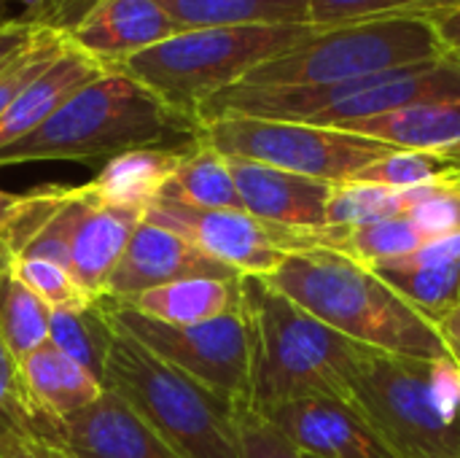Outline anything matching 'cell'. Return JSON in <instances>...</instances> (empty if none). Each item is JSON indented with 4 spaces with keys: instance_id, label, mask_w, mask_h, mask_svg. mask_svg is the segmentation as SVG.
Returning a JSON list of instances; mask_svg holds the SVG:
<instances>
[{
    "instance_id": "cell-1",
    "label": "cell",
    "mask_w": 460,
    "mask_h": 458,
    "mask_svg": "<svg viewBox=\"0 0 460 458\" xmlns=\"http://www.w3.org/2000/svg\"><path fill=\"white\" fill-rule=\"evenodd\" d=\"M199 121L178 113L129 73L113 67L78 89L46 124L0 151V167L24 162L111 159L132 148H189Z\"/></svg>"
},
{
    "instance_id": "cell-10",
    "label": "cell",
    "mask_w": 460,
    "mask_h": 458,
    "mask_svg": "<svg viewBox=\"0 0 460 458\" xmlns=\"http://www.w3.org/2000/svg\"><path fill=\"white\" fill-rule=\"evenodd\" d=\"M146 219L183 235L210 259L248 278L272 275L288 254L318 248L315 232L286 229L251 216L248 211L191 208L172 200H156Z\"/></svg>"
},
{
    "instance_id": "cell-31",
    "label": "cell",
    "mask_w": 460,
    "mask_h": 458,
    "mask_svg": "<svg viewBox=\"0 0 460 458\" xmlns=\"http://www.w3.org/2000/svg\"><path fill=\"white\" fill-rule=\"evenodd\" d=\"M460 175V162L442 157V154H429V151H407V148H394L369 167H364L353 181L364 184H377L388 189H420L431 184H445L456 181Z\"/></svg>"
},
{
    "instance_id": "cell-24",
    "label": "cell",
    "mask_w": 460,
    "mask_h": 458,
    "mask_svg": "<svg viewBox=\"0 0 460 458\" xmlns=\"http://www.w3.org/2000/svg\"><path fill=\"white\" fill-rule=\"evenodd\" d=\"M429 238L404 216L361 227H323L315 232L318 248L345 254L361 265L377 267L418 251Z\"/></svg>"
},
{
    "instance_id": "cell-29",
    "label": "cell",
    "mask_w": 460,
    "mask_h": 458,
    "mask_svg": "<svg viewBox=\"0 0 460 458\" xmlns=\"http://www.w3.org/2000/svg\"><path fill=\"white\" fill-rule=\"evenodd\" d=\"M460 0H313L307 24L334 30L377 19H434Z\"/></svg>"
},
{
    "instance_id": "cell-13",
    "label": "cell",
    "mask_w": 460,
    "mask_h": 458,
    "mask_svg": "<svg viewBox=\"0 0 460 458\" xmlns=\"http://www.w3.org/2000/svg\"><path fill=\"white\" fill-rule=\"evenodd\" d=\"M178 32L183 27L156 0H94L62 38L113 70Z\"/></svg>"
},
{
    "instance_id": "cell-41",
    "label": "cell",
    "mask_w": 460,
    "mask_h": 458,
    "mask_svg": "<svg viewBox=\"0 0 460 458\" xmlns=\"http://www.w3.org/2000/svg\"><path fill=\"white\" fill-rule=\"evenodd\" d=\"M22 194L24 192H5V189H0V238L5 235L11 219L16 216L19 202H22Z\"/></svg>"
},
{
    "instance_id": "cell-28",
    "label": "cell",
    "mask_w": 460,
    "mask_h": 458,
    "mask_svg": "<svg viewBox=\"0 0 460 458\" xmlns=\"http://www.w3.org/2000/svg\"><path fill=\"white\" fill-rule=\"evenodd\" d=\"M412 200V189H388L364 181H342L334 184L329 208H326V227H361L385 219L407 216Z\"/></svg>"
},
{
    "instance_id": "cell-11",
    "label": "cell",
    "mask_w": 460,
    "mask_h": 458,
    "mask_svg": "<svg viewBox=\"0 0 460 458\" xmlns=\"http://www.w3.org/2000/svg\"><path fill=\"white\" fill-rule=\"evenodd\" d=\"M259 416L272 424L302 456L399 458L375 432L367 416L345 400L307 397L275 405Z\"/></svg>"
},
{
    "instance_id": "cell-45",
    "label": "cell",
    "mask_w": 460,
    "mask_h": 458,
    "mask_svg": "<svg viewBox=\"0 0 460 458\" xmlns=\"http://www.w3.org/2000/svg\"><path fill=\"white\" fill-rule=\"evenodd\" d=\"M305 458H313V456H305Z\"/></svg>"
},
{
    "instance_id": "cell-39",
    "label": "cell",
    "mask_w": 460,
    "mask_h": 458,
    "mask_svg": "<svg viewBox=\"0 0 460 458\" xmlns=\"http://www.w3.org/2000/svg\"><path fill=\"white\" fill-rule=\"evenodd\" d=\"M431 22H434V27H437L439 40L447 46V51L458 54L460 51V5H456L453 11H445V13L434 16Z\"/></svg>"
},
{
    "instance_id": "cell-44",
    "label": "cell",
    "mask_w": 460,
    "mask_h": 458,
    "mask_svg": "<svg viewBox=\"0 0 460 458\" xmlns=\"http://www.w3.org/2000/svg\"><path fill=\"white\" fill-rule=\"evenodd\" d=\"M456 57H458V59H460V51H458V54H456Z\"/></svg>"
},
{
    "instance_id": "cell-22",
    "label": "cell",
    "mask_w": 460,
    "mask_h": 458,
    "mask_svg": "<svg viewBox=\"0 0 460 458\" xmlns=\"http://www.w3.org/2000/svg\"><path fill=\"white\" fill-rule=\"evenodd\" d=\"M183 30L307 24L313 0H156Z\"/></svg>"
},
{
    "instance_id": "cell-26",
    "label": "cell",
    "mask_w": 460,
    "mask_h": 458,
    "mask_svg": "<svg viewBox=\"0 0 460 458\" xmlns=\"http://www.w3.org/2000/svg\"><path fill=\"white\" fill-rule=\"evenodd\" d=\"M116 337V327L102 300L84 310H54L49 327V343L65 356L78 362L94 378L105 383V362Z\"/></svg>"
},
{
    "instance_id": "cell-9",
    "label": "cell",
    "mask_w": 460,
    "mask_h": 458,
    "mask_svg": "<svg viewBox=\"0 0 460 458\" xmlns=\"http://www.w3.org/2000/svg\"><path fill=\"white\" fill-rule=\"evenodd\" d=\"M111 321L154 351L167 364L178 367L205 389L218 397L245 405L251 391V327L240 310L218 316L194 327H172L154 321L132 308H124L113 300H105Z\"/></svg>"
},
{
    "instance_id": "cell-27",
    "label": "cell",
    "mask_w": 460,
    "mask_h": 458,
    "mask_svg": "<svg viewBox=\"0 0 460 458\" xmlns=\"http://www.w3.org/2000/svg\"><path fill=\"white\" fill-rule=\"evenodd\" d=\"M412 310L434 327L460 308V262L442 267H372Z\"/></svg>"
},
{
    "instance_id": "cell-25",
    "label": "cell",
    "mask_w": 460,
    "mask_h": 458,
    "mask_svg": "<svg viewBox=\"0 0 460 458\" xmlns=\"http://www.w3.org/2000/svg\"><path fill=\"white\" fill-rule=\"evenodd\" d=\"M51 310L13 270V256L0 246V335L16 362L49 340Z\"/></svg>"
},
{
    "instance_id": "cell-23",
    "label": "cell",
    "mask_w": 460,
    "mask_h": 458,
    "mask_svg": "<svg viewBox=\"0 0 460 458\" xmlns=\"http://www.w3.org/2000/svg\"><path fill=\"white\" fill-rule=\"evenodd\" d=\"M159 200H172V202H183L191 208H210V211L243 208L229 159L202 140L186 151V157L181 159L175 175L170 178Z\"/></svg>"
},
{
    "instance_id": "cell-32",
    "label": "cell",
    "mask_w": 460,
    "mask_h": 458,
    "mask_svg": "<svg viewBox=\"0 0 460 458\" xmlns=\"http://www.w3.org/2000/svg\"><path fill=\"white\" fill-rule=\"evenodd\" d=\"M13 270L22 278V283L49 305L51 313L54 310H84L97 302V297H92L78 283V278L57 262L13 256Z\"/></svg>"
},
{
    "instance_id": "cell-14",
    "label": "cell",
    "mask_w": 460,
    "mask_h": 458,
    "mask_svg": "<svg viewBox=\"0 0 460 458\" xmlns=\"http://www.w3.org/2000/svg\"><path fill=\"white\" fill-rule=\"evenodd\" d=\"M229 167L240 202L251 216L299 232H318L326 227V208L334 184L248 159H229Z\"/></svg>"
},
{
    "instance_id": "cell-37",
    "label": "cell",
    "mask_w": 460,
    "mask_h": 458,
    "mask_svg": "<svg viewBox=\"0 0 460 458\" xmlns=\"http://www.w3.org/2000/svg\"><path fill=\"white\" fill-rule=\"evenodd\" d=\"M92 3L94 0H43L35 11H27V16L49 30L65 32L73 22H78L84 16V11Z\"/></svg>"
},
{
    "instance_id": "cell-33",
    "label": "cell",
    "mask_w": 460,
    "mask_h": 458,
    "mask_svg": "<svg viewBox=\"0 0 460 458\" xmlns=\"http://www.w3.org/2000/svg\"><path fill=\"white\" fill-rule=\"evenodd\" d=\"M429 240L460 232V184L445 181L412 189L407 216Z\"/></svg>"
},
{
    "instance_id": "cell-2",
    "label": "cell",
    "mask_w": 460,
    "mask_h": 458,
    "mask_svg": "<svg viewBox=\"0 0 460 458\" xmlns=\"http://www.w3.org/2000/svg\"><path fill=\"white\" fill-rule=\"evenodd\" d=\"M251 327V391L243 408L264 413L275 405L332 397L350 402L367 346L334 332L264 278L240 281Z\"/></svg>"
},
{
    "instance_id": "cell-5",
    "label": "cell",
    "mask_w": 460,
    "mask_h": 458,
    "mask_svg": "<svg viewBox=\"0 0 460 458\" xmlns=\"http://www.w3.org/2000/svg\"><path fill=\"white\" fill-rule=\"evenodd\" d=\"M105 389L119 394L183 458H243L237 405L167 364L119 327L105 362Z\"/></svg>"
},
{
    "instance_id": "cell-12",
    "label": "cell",
    "mask_w": 460,
    "mask_h": 458,
    "mask_svg": "<svg viewBox=\"0 0 460 458\" xmlns=\"http://www.w3.org/2000/svg\"><path fill=\"white\" fill-rule=\"evenodd\" d=\"M183 278H243V275L202 254L183 235L143 219L108 281L105 300L127 302L148 289L167 286Z\"/></svg>"
},
{
    "instance_id": "cell-35",
    "label": "cell",
    "mask_w": 460,
    "mask_h": 458,
    "mask_svg": "<svg viewBox=\"0 0 460 458\" xmlns=\"http://www.w3.org/2000/svg\"><path fill=\"white\" fill-rule=\"evenodd\" d=\"M237 432L243 458H305L272 424L243 405H237Z\"/></svg>"
},
{
    "instance_id": "cell-3",
    "label": "cell",
    "mask_w": 460,
    "mask_h": 458,
    "mask_svg": "<svg viewBox=\"0 0 460 458\" xmlns=\"http://www.w3.org/2000/svg\"><path fill=\"white\" fill-rule=\"evenodd\" d=\"M264 281L358 346L415 359H450L439 329L412 310L369 265L345 254L329 248L296 251Z\"/></svg>"
},
{
    "instance_id": "cell-7",
    "label": "cell",
    "mask_w": 460,
    "mask_h": 458,
    "mask_svg": "<svg viewBox=\"0 0 460 458\" xmlns=\"http://www.w3.org/2000/svg\"><path fill=\"white\" fill-rule=\"evenodd\" d=\"M453 51L439 40L431 19H377L334 30H315L305 43L259 65L240 84L248 86H323L380 76Z\"/></svg>"
},
{
    "instance_id": "cell-42",
    "label": "cell",
    "mask_w": 460,
    "mask_h": 458,
    "mask_svg": "<svg viewBox=\"0 0 460 458\" xmlns=\"http://www.w3.org/2000/svg\"><path fill=\"white\" fill-rule=\"evenodd\" d=\"M8 3H22V5H27V11H35L43 0H0V8H5Z\"/></svg>"
},
{
    "instance_id": "cell-21",
    "label": "cell",
    "mask_w": 460,
    "mask_h": 458,
    "mask_svg": "<svg viewBox=\"0 0 460 458\" xmlns=\"http://www.w3.org/2000/svg\"><path fill=\"white\" fill-rule=\"evenodd\" d=\"M240 281L243 278H183L167 286L148 289L119 305L132 308L162 324L194 327L240 310Z\"/></svg>"
},
{
    "instance_id": "cell-38",
    "label": "cell",
    "mask_w": 460,
    "mask_h": 458,
    "mask_svg": "<svg viewBox=\"0 0 460 458\" xmlns=\"http://www.w3.org/2000/svg\"><path fill=\"white\" fill-rule=\"evenodd\" d=\"M0 458H73V454H67L54 440L3 435L0 437Z\"/></svg>"
},
{
    "instance_id": "cell-43",
    "label": "cell",
    "mask_w": 460,
    "mask_h": 458,
    "mask_svg": "<svg viewBox=\"0 0 460 458\" xmlns=\"http://www.w3.org/2000/svg\"><path fill=\"white\" fill-rule=\"evenodd\" d=\"M456 181H458V184H460V175H458V178H456Z\"/></svg>"
},
{
    "instance_id": "cell-36",
    "label": "cell",
    "mask_w": 460,
    "mask_h": 458,
    "mask_svg": "<svg viewBox=\"0 0 460 458\" xmlns=\"http://www.w3.org/2000/svg\"><path fill=\"white\" fill-rule=\"evenodd\" d=\"M49 32V27L38 24L30 16L0 22V78Z\"/></svg>"
},
{
    "instance_id": "cell-20",
    "label": "cell",
    "mask_w": 460,
    "mask_h": 458,
    "mask_svg": "<svg viewBox=\"0 0 460 458\" xmlns=\"http://www.w3.org/2000/svg\"><path fill=\"white\" fill-rule=\"evenodd\" d=\"M189 148H132L116 154L105 159L100 173L89 181V189L105 205L146 213L162 197Z\"/></svg>"
},
{
    "instance_id": "cell-40",
    "label": "cell",
    "mask_w": 460,
    "mask_h": 458,
    "mask_svg": "<svg viewBox=\"0 0 460 458\" xmlns=\"http://www.w3.org/2000/svg\"><path fill=\"white\" fill-rule=\"evenodd\" d=\"M437 329H439V335H442V340H445V346H447V351H450V359L458 364L460 370V308L458 310H453L450 316H445V319L437 324Z\"/></svg>"
},
{
    "instance_id": "cell-16",
    "label": "cell",
    "mask_w": 460,
    "mask_h": 458,
    "mask_svg": "<svg viewBox=\"0 0 460 458\" xmlns=\"http://www.w3.org/2000/svg\"><path fill=\"white\" fill-rule=\"evenodd\" d=\"M143 219V211L100 202L89 184H84V200L70 235V273L92 297H105L108 281Z\"/></svg>"
},
{
    "instance_id": "cell-4",
    "label": "cell",
    "mask_w": 460,
    "mask_h": 458,
    "mask_svg": "<svg viewBox=\"0 0 460 458\" xmlns=\"http://www.w3.org/2000/svg\"><path fill=\"white\" fill-rule=\"evenodd\" d=\"M350 405L399 458H460V370L453 359L369 348Z\"/></svg>"
},
{
    "instance_id": "cell-8",
    "label": "cell",
    "mask_w": 460,
    "mask_h": 458,
    "mask_svg": "<svg viewBox=\"0 0 460 458\" xmlns=\"http://www.w3.org/2000/svg\"><path fill=\"white\" fill-rule=\"evenodd\" d=\"M199 140L229 159H248L329 184L353 181L364 167L394 151L380 140L337 127L251 116L205 121Z\"/></svg>"
},
{
    "instance_id": "cell-18",
    "label": "cell",
    "mask_w": 460,
    "mask_h": 458,
    "mask_svg": "<svg viewBox=\"0 0 460 458\" xmlns=\"http://www.w3.org/2000/svg\"><path fill=\"white\" fill-rule=\"evenodd\" d=\"M337 130L380 140L391 148L429 151L460 162V100H434L391 111Z\"/></svg>"
},
{
    "instance_id": "cell-19",
    "label": "cell",
    "mask_w": 460,
    "mask_h": 458,
    "mask_svg": "<svg viewBox=\"0 0 460 458\" xmlns=\"http://www.w3.org/2000/svg\"><path fill=\"white\" fill-rule=\"evenodd\" d=\"M19 373L35 405L59 427L105 394V383L100 378L65 356L49 340L19 362Z\"/></svg>"
},
{
    "instance_id": "cell-17",
    "label": "cell",
    "mask_w": 460,
    "mask_h": 458,
    "mask_svg": "<svg viewBox=\"0 0 460 458\" xmlns=\"http://www.w3.org/2000/svg\"><path fill=\"white\" fill-rule=\"evenodd\" d=\"M108 67L65 40L57 59L24 84L0 119V151L46 124L78 89L100 78Z\"/></svg>"
},
{
    "instance_id": "cell-6",
    "label": "cell",
    "mask_w": 460,
    "mask_h": 458,
    "mask_svg": "<svg viewBox=\"0 0 460 458\" xmlns=\"http://www.w3.org/2000/svg\"><path fill=\"white\" fill-rule=\"evenodd\" d=\"M313 24H248L183 30L119 65L159 100L197 119L199 108L218 92L240 84L259 65L305 43Z\"/></svg>"
},
{
    "instance_id": "cell-30",
    "label": "cell",
    "mask_w": 460,
    "mask_h": 458,
    "mask_svg": "<svg viewBox=\"0 0 460 458\" xmlns=\"http://www.w3.org/2000/svg\"><path fill=\"white\" fill-rule=\"evenodd\" d=\"M59 424L51 421L30 397L24 378L19 373V362L11 356L3 335H0V437H40L59 443Z\"/></svg>"
},
{
    "instance_id": "cell-34",
    "label": "cell",
    "mask_w": 460,
    "mask_h": 458,
    "mask_svg": "<svg viewBox=\"0 0 460 458\" xmlns=\"http://www.w3.org/2000/svg\"><path fill=\"white\" fill-rule=\"evenodd\" d=\"M62 46H65V38H62V32H57V30H49L3 78H0V119H3V113L8 111V105L16 100V94L24 89V84L30 81V78H35L40 70H46L54 59H57V54L62 51Z\"/></svg>"
},
{
    "instance_id": "cell-15",
    "label": "cell",
    "mask_w": 460,
    "mask_h": 458,
    "mask_svg": "<svg viewBox=\"0 0 460 458\" xmlns=\"http://www.w3.org/2000/svg\"><path fill=\"white\" fill-rule=\"evenodd\" d=\"M59 445L73 458H183L108 389L92 408L62 424Z\"/></svg>"
}]
</instances>
